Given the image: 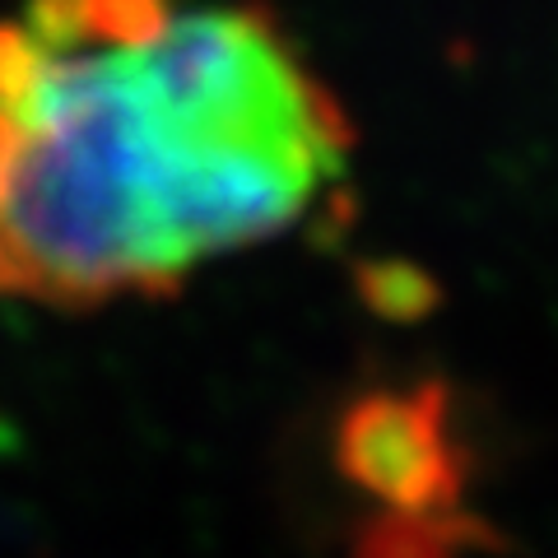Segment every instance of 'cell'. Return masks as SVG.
I'll return each instance as SVG.
<instances>
[{
	"label": "cell",
	"instance_id": "obj_1",
	"mask_svg": "<svg viewBox=\"0 0 558 558\" xmlns=\"http://www.w3.org/2000/svg\"><path fill=\"white\" fill-rule=\"evenodd\" d=\"M303 47L233 0H24L0 20V299L172 293L344 182Z\"/></svg>",
	"mask_w": 558,
	"mask_h": 558
},
{
	"label": "cell",
	"instance_id": "obj_2",
	"mask_svg": "<svg viewBox=\"0 0 558 558\" xmlns=\"http://www.w3.org/2000/svg\"><path fill=\"white\" fill-rule=\"evenodd\" d=\"M336 470L387 512H457L465 451L451 433L447 391L418 381L354 396L336 418Z\"/></svg>",
	"mask_w": 558,
	"mask_h": 558
},
{
	"label": "cell",
	"instance_id": "obj_3",
	"mask_svg": "<svg viewBox=\"0 0 558 558\" xmlns=\"http://www.w3.org/2000/svg\"><path fill=\"white\" fill-rule=\"evenodd\" d=\"M484 535L461 512H381L359 531L354 558H461Z\"/></svg>",
	"mask_w": 558,
	"mask_h": 558
}]
</instances>
